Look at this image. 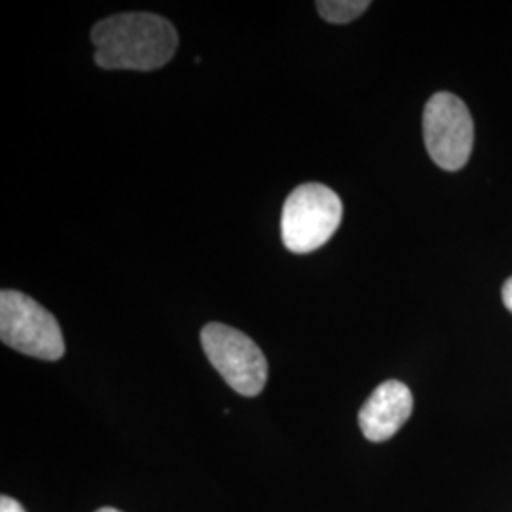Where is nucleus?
Returning a JSON list of instances; mask_svg holds the SVG:
<instances>
[{
	"label": "nucleus",
	"instance_id": "8",
	"mask_svg": "<svg viewBox=\"0 0 512 512\" xmlns=\"http://www.w3.org/2000/svg\"><path fill=\"white\" fill-rule=\"evenodd\" d=\"M0 512H27L23 509V505L16 501V499H12V497H8V495H2L0 497Z\"/></svg>",
	"mask_w": 512,
	"mask_h": 512
},
{
	"label": "nucleus",
	"instance_id": "9",
	"mask_svg": "<svg viewBox=\"0 0 512 512\" xmlns=\"http://www.w3.org/2000/svg\"><path fill=\"white\" fill-rule=\"evenodd\" d=\"M503 302H505L507 310L512 313V277H509L503 285Z\"/></svg>",
	"mask_w": 512,
	"mask_h": 512
},
{
	"label": "nucleus",
	"instance_id": "5",
	"mask_svg": "<svg viewBox=\"0 0 512 512\" xmlns=\"http://www.w3.org/2000/svg\"><path fill=\"white\" fill-rule=\"evenodd\" d=\"M423 139L435 164L446 171H458L469 162L475 124L467 105L458 95L435 93L423 110Z\"/></svg>",
	"mask_w": 512,
	"mask_h": 512
},
{
	"label": "nucleus",
	"instance_id": "6",
	"mask_svg": "<svg viewBox=\"0 0 512 512\" xmlns=\"http://www.w3.org/2000/svg\"><path fill=\"white\" fill-rule=\"evenodd\" d=\"M414 397L410 389L397 380L378 385L359 412V427L372 442L389 440L410 418Z\"/></svg>",
	"mask_w": 512,
	"mask_h": 512
},
{
	"label": "nucleus",
	"instance_id": "4",
	"mask_svg": "<svg viewBox=\"0 0 512 512\" xmlns=\"http://www.w3.org/2000/svg\"><path fill=\"white\" fill-rule=\"evenodd\" d=\"M202 348L236 393L243 397L262 393L268 382V361L247 334L222 323H209L202 329Z\"/></svg>",
	"mask_w": 512,
	"mask_h": 512
},
{
	"label": "nucleus",
	"instance_id": "7",
	"mask_svg": "<svg viewBox=\"0 0 512 512\" xmlns=\"http://www.w3.org/2000/svg\"><path fill=\"white\" fill-rule=\"evenodd\" d=\"M370 6L368 0H319L315 2V8L319 16L336 25H344L353 19L365 14Z\"/></svg>",
	"mask_w": 512,
	"mask_h": 512
},
{
	"label": "nucleus",
	"instance_id": "1",
	"mask_svg": "<svg viewBox=\"0 0 512 512\" xmlns=\"http://www.w3.org/2000/svg\"><path fill=\"white\" fill-rule=\"evenodd\" d=\"M93 59L105 71L150 73L167 65L179 48L169 19L152 12H126L95 23Z\"/></svg>",
	"mask_w": 512,
	"mask_h": 512
},
{
	"label": "nucleus",
	"instance_id": "10",
	"mask_svg": "<svg viewBox=\"0 0 512 512\" xmlns=\"http://www.w3.org/2000/svg\"><path fill=\"white\" fill-rule=\"evenodd\" d=\"M95 512H122L118 511V509H112V507H103V509H99V511Z\"/></svg>",
	"mask_w": 512,
	"mask_h": 512
},
{
	"label": "nucleus",
	"instance_id": "3",
	"mask_svg": "<svg viewBox=\"0 0 512 512\" xmlns=\"http://www.w3.org/2000/svg\"><path fill=\"white\" fill-rule=\"evenodd\" d=\"M0 340L23 355L59 361L65 355L63 332L54 315L19 291L0 293Z\"/></svg>",
	"mask_w": 512,
	"mask_h": 512
},
{
	"label": "nucleus",
	"instance_id": "2",
	"mask_svg": "<svg viewBox=\"0 0 512 512\" xmlns=\"http://www.w3.org/2000/svg\"><path fill=\"white\" fill-rule=\"evenodd\" d=\"M344 205L329 186L300 184L289 194L281 213V238L296 255H308L323 247L340 228Z\"/></svg>",
	"mask_w": 512,
	"mask_h": 512
}]
</instances>
